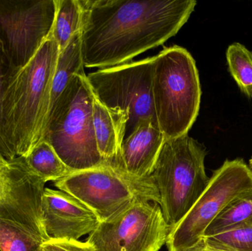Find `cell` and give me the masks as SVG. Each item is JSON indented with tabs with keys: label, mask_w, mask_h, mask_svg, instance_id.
<instances>
[{
	"label": "cell",
	"mask_w": 252,
	"mask_h": 251,
	"mask_svg": "<svg viewBox=\"0 0 252 251\" xmlns=\"http://www.w3.org/2000/svg\"><path fill=\"white\" fill-rule=\"evenodd\" d=\"M87 68L113 67L162 45L195 10V0H81Z\"/></svg>",
	"instance_id": "cell-1"
},
{
	"label": "cell",
	"mask_w": 252,
	"mask_h": 251,
	"mask_svg": "<svg viewBox=\"0 0 252 251\" xmlns=\"http://www.w3.org/2000/svg\"><path fill=\"white\" fill-rule=\"evenodd\" d=\"M59 53L50 35L4 89L1 114L7 160L25 157L44 139Z\"/></svg>",
	"instance_id": "cell-2"
},
{
	"label": "cell",
	"mask_w": 252,
	"mask_h": 251,
	"mask_svg": "<svg viewBox=\"0 0 252 251\" xmlns=\"http://www.w3.org/2000/svg\"><path fill=\"white\" fill-rule=\"evenodd\" d=\"M93 102L94 94L87 77L74 75L47 118L43 140L50 144L72 172L105 164L96 141Z\"/></svg>",
	"instance_id": "cell-3"
},
{
	"label": "cell",
	"mask_w": 252,
	"mask_h": 251,
	"mask_svg": "<svg viewBox=\"0 0 252 251\" xmlns=\"http://www.w3.org/2000/svg\"><path fill=\"white\" fill-rule=\"evenodd\" d=\"M152 97L166 139L188 135L199 112L201 88L196 63L186 49L173 45L155 56Z\"/></svg>",
	"instance_id": "cell-4"
},
{
	"label": "cell",
	"mask_w": 252,
	"mask_h": 251,
	"mask_svg": "<svg viewBox=\"0 0 252 251\" xmlns=\"http://www.w3.org/2000/svg\"><path fill=\"white\" fill-rule=\"evenodd\" d=\"M205 147L189 136L164 141L151 177L170 230L188 215L210 182Z\"/></svg>",
	"instance_id": "cell-5"
},
{
	"label": "cell",
	"mask_w": 252,
	"mask_h": 251,
	"mask_svg": "<svg viewBox=\"0 0 252 251\" xmlns=\"http://www.w3.org/2000/svg\"><path fill=\"white\" fill-rule=\"evenodd\" d=\"M154 61L155 56L87 75L94 97L109 109L125 138L142 119L157 122L152 97Z\"/></svg>",
	"instance_id": "cell-6"
},
{
	"label": "cell",
	"mask_w": 252,
	"mask_h": 251,
	"mask_svg": "<svg viewBox=\"0 0 252 251\" xmlns=\"http://www.w3.org/2000/svg\"><path fill=\"white\" fill-rule=\"evenodd\" d=\"M54 184L88 206L100 222L136 202L159 203L158 190L151 176L137 178L111 164L72 172Z\"/></svg>",
	"instance_id": "cell-7"
},
{
	"label": "cell",
	"mask_w": 252,
	"mask_h": 251,
	"mask_svg": "<svg viewBox=\"0 0 252 251\" xmlns=\"http://www.w3.org/2000/svg\"><path fill=\"white\" fill-rule=\"evenodd\" d=\"M252 190V171L243 159L226 160L213 172L205 191L188 215L170 230L167 251H187L204 237L207 227L223 208Z\"/></svg>",
	"instance_id": "cell-8"
},
{
	"label": "cell",
	"mask_w": 252,
	"mask_h": 251,
	"mask_svg": "<svg viewBox=\"0 0 252 251\" xmlns=\"http://www.w3.org/2000/svg\"><path fill=\"white\" fill-rule=\"evenodd\" d=\"M170 231L158 203L139 201L100 222L86 242L94 251H158Z\"/></svg>",
	"instance_id": "cell-9"
},
{
	"label": "cell",
	"mask_w": 252,
	"mask_h": 251,
	"mask_svg": "<svg viewBox=\"0 0 252 251\" xmlns=\"http://www.w3.org/2000/svg\"><path fill=\"white\" fill-rule=\"evenodd\" d=\"M57 0H0V39L15 71L50 36Z\"/></svg>",
	"instance_id": "cell-10"
},
{
	"label": "cell",
	"mask_w": 252,
	"mask_h": 251,
	"mask_svg": "<svg viewBox=\"0 0 252 251\" xmlns=\"http://www.w3.org/2000/svg\"><path fill=\"white\" fill-rule=\"evenodd\" d=\"M45 184L30 169L25 157L7 160L0 153V219L14 223L47 241L41 212Z\"/></svg>",
	"instance_id": "cell-11"
},
{
	"label": "cell",
	"mask_w": 252,
	"mask_h": 251,
	"mask_svg": "<svg viewBox=\"0 0 252 251\" xmlns=\"http://www.w3.org/2000/svg\"><path fill=\"white\" fill-rule=\"evenodd\" d=\"M42 222L49 240H79L100 223L94 212L81 200L61 190L45 188Z\"/></svg>",
	"instance_id": "cell-12"
},
{
	"label": "cell",
	"mask_w": 252,
	"mask_h": 251,
	"mask_svg": "<svg viewBox=\"0 0 252 251\" xmlns=\"http://www.w3.org/2000/svg\"><path fill=\"white\" fill-rule=\"evenodd\" d=\"M165 140L157 122L142 119L124 140L116 160L111 165L137 178L150 177Z\"/></svg>",
	"instance_id": "cell-13"
},
{
	"label": "cell",
	"mask_w": 252,
	"mask_h": 251,
	"mask_svg": "<svg viewBox=\"0 0 252 251\" xmlns=\"http://www.w3.org/2000/svg\"><path fill=\"white\" fill-rule=\"evenodd\" d=\"M93 122L100 156L105 163H113L119 154L126 133L118 125L109 109L94 97Z\"/></svg>",
	"instance_id": "cell-14"
},
{
	"label": "cell",
	"mask_w": 252,
	"mask_h": 251,
	"mask_svg": "<svg viewBox=\"0 0 252 251\" xmlns=\"http://www.w3.org/2000/svg\"><path fill=\"white\" fill-rule=\"evenodd\" d=\"M84 67L80 32L74 35L66 48L59 53L52 85L49 113L74 75L87 77Z\"/></svg>",
	"instance_id": "cell-15"
},
{
	"label": "cell",
	"mask_w": 252,
	"mask_h": 251,
	"mask_svg": "<svg viewBox=\"0 0 252 251\" xmlns=\"http://www.w3.org/2000/svg\"><path fill=\"white\" fill-rule=\"evenodd\" d=\"M25 159L30 169L45 183L56 182L72 172L45 140L35 146Z\"/></svg>",
	"instance_id": "cell-16"
},
{
	"label": "cell",
	"mask_w": 252,
	"mask_h": 251,
	"mask_svg": "<svg viewBox=\"0 0 252 251\" xmlns=\"http://www.w3.org/2000/svg\"><path fill=\"white\" fill-rule=\"evenodd\" d=\"M84 9L81 0H57L52 36L59 50L66 48L74 35L81 32Z\"/></svg>",
	"instance_id": "cell-17"
},
{
	"label": "cell",
	"mask_w": 252,
	"mask_h": 251,
	"mask_svg": "<svg viewBox=\"0 0 252 251\" xmlns=\"http://www.w3.org/2000/svg\"><path fill=\"white\" fill-rule=\"evenodd\" d=\"M252 218V190L231 200L207 227L204 237L225 232Z\"/></svg>",
	"instance_id": "cell-18"
},
{
	"label": "cell",
	"mask_w": 252,
	"mask_h": 251,
	"mask_svg": "<svg viewBox=\"0 0 252 251\" xmlns=\"http://www.w3.org/2000/svg\"><path fill=\"white\" fill-rule=\"evenodd\" d=\"M46 241L14 223L0 219V251H41Z\"/></svg>",
	"instance_id": "cell-19"
},
{
	"label": "cell",
	"mask_w": 252,
	"mask_h": 251,
	"mask_svg": "<svg viewBox=\"0 0 252 251\" xmlns=\"http://www.w3.org/2000/svg\"><path fill=\"white\" fill-rule=\"evenodd\" d=\"M228 67L241 91L252 99V53L238 42L226 50Z\"/></svg>",
	"instance_id": "cell-20"
},
{
	"label": "cell",
	"mask_w": 252,
	"mask_h": 251,
	"mask_svg": "<svg viewBox=\"0 0 252 251\" xmlns=\"http://www.w3.org/2000/svg\"><path fill=\"white\" fill-rule=\"evenodd\" d=\"M209 247L221 251H252V218L225 232L203 237Z\"/></svg>",
	"instance_id": "cell-21"
},
{
	"label": "cell",
	"mask_w": 252,
	"mask_h": 251,
	"mask_svg": "<svg viewBox=\"0 0 252 251\" xmlns=\"http://www.w3.org/2000/svg\"><path fill=\"white\" fill-rule=\"evenodd\" d=\"M15 72L16 71L10 63V59L0 39V153L6 159H7V151L5 139H4V130H3L1 100H2L4 89Z\"/></svg>",
	"instance_id": "cell-22"
},
{
	"label": "cell",
	"mask_w": 252,
	"mask_h": 251,
	"mask_svg": "<svg viewBox=\"0 0 252 251\" xmlns=\"http://www.w3.org/2000/svg\"><path fill=\"white\" fill-rule=\"evenodd\" d=\"M43 251H94V248L79 240H49L42 246Z\"/></svg>",
	"instance_id": "cell-23"
},
{
	"label": "cell",
	"mask_w": 252,
	"mask_h": 251,
	"mask_svg": "<svg viewBox=\"0 0 252 251\" xmlns=\"http://www.w3.org/2000/svg\"><path fill=\"white\" fill-rule=\"evenodd\" d=\"M187 251H221L216 250V249H213V248L209 247L207 245L204 244V242L201 240V242L198 243L196 246H194L192 249H189Z\"/></svg>",
	"instance_id": "cell-24"
},
{
	"label": "cell",
	"mask_w": 252,
	"mask_h": 251,
	"mask_svg": "<svg viewBox=\"0 0 252 251\" xmlns=\"http://www.w3.org/2000/svg\"><path fill=\"white\" fill-rule=\"evenodd\" d=\"M250 168L251 169V170L252 171V158L251 159H250Z\"/></svg>",
	"instance_id": "cell-25"
},
{
	"label": "cell",
	"mask_w": 252,
	"mask_h": 251,
	"mask_svg": "<svg viewBox=\"0 0 252 251\" xmlns=\"http://www.w3.org/2000/svg\"><path fill=\"white\" fill-rule=\"evenodd\" d=\"M43 251V250H42V251Z\"/></svg>",
	"instance_id": "cell-26"
}]
</instances>
